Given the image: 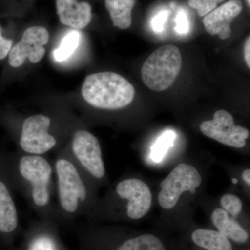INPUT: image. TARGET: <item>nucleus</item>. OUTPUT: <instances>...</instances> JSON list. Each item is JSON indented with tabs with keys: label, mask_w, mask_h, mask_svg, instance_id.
Masks as SVG:
<instances>
[{
	"label": "nucleus",
	"mask_w": 250,
	"mask_h": 250,
	"mask_svg": "<svg viewBox=\"0 0 250 250\" xmlns=\"http://www.w3.org/2000/svg\"><path fill=\"white\" fill-rule=\"evenodd\" d=\"M53 165L59 222L70 223L82 215H91L93 187L72 160L66 146L57 150Z\"/></svg>",
	"instance_id": "obj_2"
},
{
	"label": "nucleus",
	"mask_w": 250,
	"mask_h": 250,
	"mask_svg": "<svg viewBox=\"0 0 250 250\" xmlns=\"http://www.w3.org/2000/svg\"><path fill=\"white\" fill-rule=\"evenodd\" d=\"M220 204L225 211L229 212L233 218L238 216L243 209L241 199L231 194H226L222 197Z\"/></svg>",
	"instance_id": "obj_21"
},
{
	"label": "nucleus",
	"mask_w": 250,
	"mask_h": 250,
	"mask_svg": "<svg viewBox=\"0 0 250 250\" xmlns=\"http://www.w3.org/2000/svg\"><path fill=\"white\" fill-rule=\"evenodd\" d=\"M182 65V54L178 47L170 44L161 46L143 63V83L154 91L167 90L177 80Z\"/></svg>",
	"instance_id": "obj_4"
},
{
	"label": "nucleus",
	"mask_w": 250,
	"mask_h": 250,
	"mask_svg": "<svg viewBox=\"0 0 250 250\" xmlns=\"http://www.w3.org/2000/svg\"><path fill=\"white\" fill-rule=\"evenodd\" d=\"M195 245L207 250H232L229 240L214 230L199 229L192 233Z\"/></svg>",
	"instance_id": "obj_17"
},
{
	"label": "nucleus",
	"mask_w": 250,
	"mask_h": 250,
	"mask_svg": "<svg viewBox=\"0 0 250 250\" xmlns=\"http://www.w3.org/2000/svg\"><path fill=\"white\" fill-rule=\"evenodd\" d=\"M52 119L47 115L36 114L22 121L18 138L20 152L36 155H45L57 149L59 138L52 131Z\"/></svg>",
	"instance_id": "obj_6"
},
{
	"label": "nucleus",
	"mask_w": 250,
	"mask_h": 250,
	"mask_svg": "<svg viewBox=\"0 0 250 250\" xmlns=\"http://www.w3.org/2000/svg\"><path fill=\"white\" fill-rule=\"evenodd\" d=\"M212 222L219 233L229 240L238 243H246L249 240V235L236 220L230 218L228 212L222 208H217L212 213Z\"/></svg>",
	"instance_id": "obj_15"
},
{
	"label": "nucleus",
	"mask_w": 250,
	"mask_h": 250,
	"mask_svg": "<svg viewBox=\"0 0 250 250\" xmlns=\"http://www.w3.org/2000/svg\"><path fill=\"white\" fill-rule=\"evenodd\" d=\"M82 94L85 101L93 107L118 110L131 103L136 91L125 77L115 72H103L86 77Z\"/></svg>",
	"instance_id": "obj_3"
},
{
	"label": "nucleus",
	"mask_w": 250,
	"mask_h": 250,
	"mask_svg": "<svg viewBox=\"0 0 250 250\" xmlns=\"http://www.w3.org/2000/svg\"><path fill=\"white\" fill-rule=\"evenodd\" d=\"M232 183L233 184H236L237 183H238V179H237L236 178L232 179Z\"/></svg>",
	"instance_id": "obj_28"
},
{
	"label": "nucleus",
	"mask_w": 250,
	"mask_h": 250,
	"mask_svg": "<svg viewBox=\"0 0 250 250\" xmlns=\"http://www.w3.org/2000/svg\"><path fill=\"white\" fill-rule=\"evenodd\" d=\"M1 172L0 169V233L14 235L19 229V215L13 196L11 187H14L6 163L3 173Z\"/></svg>",
	"instance_id": "obj_12"
},
{
	"label": "nucleus",
	"mask_w": 250,
	"mask_h": 250,
	"mask_svg": "<svg viewBox=\"0 0 250 250\" xmlns=\"http://www.w3.org/2000/svg\"><path fill=\"white\" fill-rule=\"evenodd\" d=\"M115 192L121 200H126V215L132 220L143 218L150 209L152 196L147 184L136 178L125 179L117 184Z\"/></svg>",
	"instance_id": "obj_10"
},
{
	"label": "nucleus",
	"mask_w": 250,
	"mask_h": 250,
	"mask_svg": "<svg viewBox=\"0 0 250 250\" xmlns=\"http://www.w3.org/2000/svg\"><path fill=\"white\" fill-rule=\"evenodd\" d=\"M167 17H168V11L163 10L153 18L151 24H152V29L154 32L159 34V33L164 31Z\"/></svg>",
	"instance_id": "obj_24"
},
{
	"label": "nucleus",
	"mask_w": 250,
	"mask_h": 250,
	"mask_svg": "<svg viewBox=\"0 0 250 250\" xmlns=\"http://www.w3.org/2000/svg\"><path fill=\"white\" fill-rule=\"evenodd\" d=\"M243 7L241 0H229L205 16L206 31L211 36L218 35L221 40L229 39L231 35V22L241 14Z\"/></svg>",
	"instance_id": "obj_13"
},
{
	"label": "nucleus",
	"mask_w": 250,
	"mask_h": 250,
	"mask_svg": "<svg viewBox=\"0 0 250 250\" xmlns=\"http://www.w3.org/2000/svg\"><path fill=\"white\" fill-rule=\"evenodd\" d=\"M243 180L248 186L250 185V170L247 169V170L243 171V174H242Z\"/></svg>",
	"instance_id": "obj_27"
},
{
	"label": "nucleus",
	"mask_w": 250,
	"mask_h": 250,
	"mask_svg": "<svg viewBox=\"0 0 250 250\" xmlns=\"http://www.w3.org/2000/svg\"><path fill=\"white\" fill-rule=\"evenodd\" d=\"M224 0H188L189 6L196 10L199 16H207L212 11L216 9L220 3Z\"/></svg>",
	"instance_id": "obj_22"
},
{
	"label": "nucleus",
	"mask_w": 250,
	"mask_h": 250,
	"mask_svg": "<svg viewBox=\"0 0 250 250\" xmlns=\"http://www.w3.org/2000/svg\"><path fill=\"white\" fill-rule=\"evenodd\" d=\"M21 250H67L59 238L57 222L39 219L28 228Z\"/></svg>",
	"instance_id": "obj_11"
},
{
	"label": "nucleus",
	"mask_w": 250,
	"mask_h": 250,
	"mask_svg": "<svg viewBox=\"0 0 250 250\" xmlns=\"http://www.w3.org/2000/svg\"><path fill=\"white\" fill-rule=\"evenodd\" d=\"M69 154L93 187L94 181L103 180L106 175L101 146L92 133L83 129L72 131L66 146Z\"/></svg>",
	"instance_id": "obj_5"
},
{
	"label": "nucleus",
	"mask_w": 250,
	"mask_h": 250,
	"mask_svg": "<svg viewBox=\"0 0 250 250\" xmlns=\"http://www.w3.org/2000/svg\"><path fill=\"white\" fill-rule=\"evenodd\" d=\"M136 0H105V5L109 12L114 27L126 29L132 23L131 13Z\"/></svg>",
	"instance_id": "obj_16"
},
{
	"label": "nucleus",
	"mask_w": 250,
	"mask_h": 250,
	"mask_svg": "<svg viewBox=\"0 0 250 250\" xmlns=\"http://www.w3.org/2000/svg\"><path fill=\"white\" fill-rule=\"evenodd\" d=\"M116 250H166V248L158 237L146 233L125 240Z\"/></svg>",
	"instance_id": "obj_18"
},
{
	"label": "nucleus",
	"mask_w": 250,
	"mask_h": 250,
	"mask_svg": "<svg viewBox=\"0 0 250 250\" xmlns=\"http://www.w3.org/2000/svg\"><path fill=\"white\" fill-rule=\"evenodd\" d=\"M6 166L13 187L41 220L59 223L55 196L53 163L45 155L19 152L10 156Z\"/></svg>",
	"instance_id": "obj_1"
},
{
	"label": "nucleus",
	"mask_w": 250,
	"mask_h": 250,
	"mask_svg": "<svg viewBox=\"0 0 250 250\" xmlns=\"http://www.w3.org/2000/svg\"><path fill=\"white\" fill-rule=\"evenodd\" d=\"M250 38L248 36L244 46L245 59L248 68H250Z\"/></svg>",
	"instance_id": "obj_26"
},
{
	"label": "nucleus",
	"mask_w": 250,
	"mask_h": 250,
	"mask_svg": "<svg viewBox=\"0 0 250 250\" xmlns=\"http://www.w3.org/2000/svg\"><path fill=\"white\" fill-rule=\"evenodd\" d=\"M57 14L62 24L76 29L86 27L92 20L90 5L77 0H57Z\"/></svg>",
	"instance_id": "obj_14"
},
{
	"label": "nucleus",
	"mask_w": 250,
	"mask_h": 250,
	"mask_svg": "<svg viewBox=\"0 0 250 250\" xmlns=\"http://www.w3.org/2000/svg\"><path fill=\"white\" fill-rule=\"evenodd\" d=\"M174 139H175V134L173 131H168L164 133L156 141L152 147L151 156L153 160L156 162L160 161L165 155L166 152L168 150L169 148L172 147Z\"/></svg>",
	"instance_id": "obj_20"
},
{
	"label": "nucleus",
	"mask_w": 250,
	"mask_h": 250,
	"mask_svg": "<svg viewBox=\"0 0 250 250\" xmlns=\"http://www.w3.org/2000/svg\"><path fill=\"white\" fill-rule=\"evenodd\" d=\"M201 183V175L195 167L185 164L177 166L161 183L159 205L165 209H171L184 192L195 194Z\"/></svg>",
	"instance_id": "obj_7"
},
{
	"label": "nucleus",
	"mask_w": 250,
	"mask_h": 250,
	"mask_svg": "<svg viewBox=\"0 0 250 250\" xmlns=\"http://www.w3.org/2000/svg\"><path fill=\"white\" fill-rule=\"evenodd\" d=\"M176 25L174 30L179 34H187L189 29V22L187 15L184 10H179L175 18Z\"/></svg>",
	"instance_id": "obj_23"
},
{
	"label": "nucleus",
	"mask_w": 250,
	"mask_h": 250,
	"mask_svg": "<svg viewBox=\"0 0 250 250\" xmlns=\"http://www.w3.org/2000/svg\"><path fill=\"white\" fill-rule=\"evenodd\" d=\"M82 35L80 31H70L62 41L61 45L54 51V58L57 62H62L67 60L75 53L80 46Z\"/></svg>",
	"instance_id": "obj_19"
},
{
	"label": "nucleus",
	"mask_w": 250,
	"mask_h": 250,
	"mask_svg": "<svg viewBox=\"0 0 250 250\" xmlns=\"http://www.w3.org/2000/svg\"><path fill=\"white\" fill-rule=\"evenodd\" d=\"M49 39L48 31L45 27L34 26L26 29L22 39L9 52V63L12 67H19L28 59L32 63H37L45 54L44 46Z\"/></svg>",
	"instance_id": "obj_9"
},
{
	"label": "nucleus",
	"mask_w": 250,
	"mask_h": 250,
	"mask_svg": "<svg viewBox=\"0 0 250 250\" xmlns=\"http://www.w3.org/2000/svg\"><path fill=\"white\" fill-rule=\"evenodd\" d=\"M13 42L11 39H7L1 35V27H0V60L6 58L12 48Z\"/></svg>",
	"instance_id": "obj_25"
},
{
	"label": "nucleus",
	"mask_w": 250,
	"mask_h": 250,
	"mask_svg": "<svg viewBox=\"0 0 250 250\" xmlns=\"http://www.w3.org/2000/svg\"><path fill=\"white\" fill-rule=\"evenodd\" d=\"M200 130L207 137L236 148L244 147L250 136L249 130L235 125L233 116L225 110L215 112L211 121L203 122Z\"/></svg>",
	"instance_id": "obj_8"
},
{
	"label": "nucleus",
	"mask_w": 250,
	"mask_h": 250,
	"mask_svg": "<svg viewBox=\"0 0 250 250\" xmlns=\"http://www.w3.org/2000/svg\"><path fill=\"white\" fill-rule=\"evenodd\" d=\"M247 1H248V6H250V0H247Z\"/></svg>",
	"instance_id": "obj_29"
}]
</instances>
